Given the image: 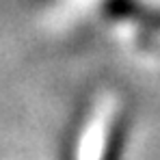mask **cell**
Masks as SVG:
<instances>
[{"label":"cell","mask_w":160,"mask_h":160,"mask_svg":"<svg viewBox=\"0 0 160 160\" xmlns=\"http://www.w3.org/2000/svg\"><path fill=\"white\" fill-rule=\"evenodd\" d=\"M138 22L143 26H147L149 30H160V11L158 9H143Z\"/></svg>","instance_id":"cell-3"},{"label":"cell","mask_w":160,"mask_h":160,"mask_svg":"<svg viewBox=\"0 0 160 160\" xmlns=\"http://www.w3.org/2000/svg\"><path fill=\"white\" fill-rule=\"evenodd\" d=\"M143 13V4L138 0H106L104 15L110 20H138Z\"/></svg>","instance_id":"cell-2"},{"label":"cell","mask_w":160,"mask_h":160,"mask_svg":"<svg viewBox=\"0 0 160 160\" xmlns=\"http://www.w3.org/2000/svg\"><path fill=\"white\" fill-rule=\"evenodd\" d=\"M126 136H128V121H126V117H119L108 134L102 160H121L123 147H126Z\"/></svg>","instance_id":"cell-1"}]
</instances>
